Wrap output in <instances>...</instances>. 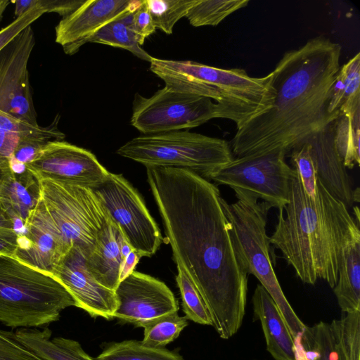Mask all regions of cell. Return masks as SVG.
Listing matches in <instances>:
<instances>
[{"instance_id":"obj_23","label":"cell","mask_w":360,"mask_h":360,"mask_svg":"<svg viewBox=\"0 0 360 360\" xmlns=\"http://www.w3.org/2000/svg\"><path fill=\"white\" fill-rule=\"evenodd\" d=\"M58 120L48 127L31 125L0 110V175L10 169L15 148L24 138L37 137L63 140L65 136L58 128Z\"/></svg>"},{"instance_id":"obj_32","label":"cell","mask_w":360,"mask_h":360,"mask_svg":"<svg viewBox=\"0 0 360 360\" xmlns=\"http://www.w3.org/2000/svg\"><path fill=\"white\" fill-rule=\"evenodd\" d=\"M176 281L179 289L183 311L188 320L195 323L212 326L208 309L195 286L184 271L176 266Z\"/></svg>"},{"instance_id":"obj_42","label":"cell","mask_w":360,"mask_h":360,"mask_svg":"<svg viewBox=\"0 0 360 360\" xmlns=\"http://www.w3.org/2000/svg\"><path fill=\"white\" fill-rule=\"evenodd\" d=\"M141 257L133 250L124 259L120 271V281L131 274Z\"/></svg>"},{"instance_id":"obj_6","label":"cell","mask_w":360,"mask_h":360,"mask_svg":"<svg viewBox=\"0 0 360 360\" xmlns=\"http://www.w3.org/2000/svg\"><path fill=\"white\" fill-rule=\"evenodd\" d=\"M75 307L67 289L52 274L14 257L0 255V322L12 328H37L59 320Z\"/></svg>"},{"instance_id":"obj_21","label":"cell","mask_w":360,"mask_h":360,"mask_svg":"<svg viewBox=\"0 0 360 360\" xmlns=\"http://www.w3.org/2000/svg\"><path fill=\"white\" fill-rule=\"evenodd\" d=\"M123 261L117 238V226L110 218L100 231L92 252L86 258V265L99 283L115 291L120 282Z\"/></svg>"},{"instance_id":"obj_11","label":"cell","mask_w":360,"mask_h":360,"mask_svg":"<svg viewBox=\"0 0 360 360\" xmlns=\"http://www.w3.org/2000/svg\"><path fill=\"white\" fill-rule=\"evenodd\" d=\"M94 190L131 248L141 257L155 255L163 238L136 189L122 174L110 173Z\"/></svg>"},{"instance_id":"obj_9","label":"cell","mask_w":360,"mask_h":360,"mask_svg":"<svg viewBox=\"0 0 360 360\" xmlns=\"http://www.w3.org/2000/svg\"><path fill=\"white\" fill-rule=\"evenodd\" d=\"M214 118L211 98L165 86L148 98L135 94L131 124L143 134H152L188 130Z\"/></svg>"},{"instance_id":"obj_39","label":"cell","mask_w":360,"mask_h":360,"mask_svg":"<svg viewBox=\"0 0 360 360\" xmlns=\"http://www.w3.org/2000/svg\"><path fill=\"white\" fill-rule=\"evenodd\" d=\"M133 27L139 38L140 46L144 44L146 37L153 34L156 30L144 0L142 1L141 4L134 12Z\"/></svg>"},{"instance_id":"obj_15","label":"cell","mask_w":360,"mask_h":360,"mask_svg":"<svg viewBox=\"0 0 360 360\" xmlns=\"http://www.w3.org/2000/svg\"><path fill=\"white\" fill-rule=\"evenodd\" d=\"M53 276L70 293L75 307L91 317L107 320L114 318L117 299L114 290L99 283L91 274L86 257L77 247L72 246L55 268Z\"/></svg>"},{"instance_id":"obj_26","label":"cell","mask_w":360,"mask_h":360,"mask_svg":"<svg viewBox=\"0 0 360 360\" xmlns=\"http://www.w3.org/2000/svg\"><path fill=\"white\" fill-rule=\"evenodd\" d=\"M139 7L127 11L105 24L94 34L90 42L122 48L150 62L153 57L141 47L133 27L134 12Z\"/></svg>"},{"instance_id":"obj_45","label":"cell","mask_w":360,"mask_h":360,"mask_svg":"<svg viewBox=\"0 0 360 360\" xmlns=\"http://www.w3.org/2000/svg\"><path fill=\"white\" fill-rule=\"evenodd\" d=\"M9 3L8 0H0V21Z\"/></svg>"},{"instance_id":"obj_1","label":"cell","mask_w":360,"mask_h":360,"mask_svg":"<svg viewBox=\"0 0 360 360\" xmlns=\"http://www.w3.org/2000/svg\"><path fill=\"white\" fill-rule=\"evenodd\" d=\"M146 168L173 260L197 288L219 337L228 340L243 323L248 274L234 248L220 192L185 169Z\"/></svg>"},{"instance_id":"obj_43","label":"cell","mask_w":360,"mask_h":360,"mask_svg":"<svg viewBox=\"0 0 360 360\" xmlns=\"http://www.w3.org/2000/svg\"><path fill=\"white\" fill-rule=\"evenodd\" d=\"M15 4L14 14L18 18L30 10L37 8V0H18L12 1Z\"/></svg>"},{"instance_id":"obj_37","label":"cell","mask_w":360,"mask_h":360,"mask_svg":"<svg viewBox=\"0 0 360 360\" xmlns=\"http://www.w3.org/2000/svg\"><path fill=\"white\" fill-rule=\"evenodd\" d=\"M0 360H43L23 345L13 331L0 329Z\"/></svg>"},{"instance_id":"obj_17","label":"cell","mask_w":360,"mask_h":360,"mask_svg":"<svg viewBox=\"0 0 360 360\" xmlns=\"http://www.w3.org/2000/svg\"><path fill=\"white\" fill-rule=\"evenodd\" d=\"M143 0H85L56 25V42L65 54L72 56L105 24L127 11L138 7Z\"/></svg>"},{"instance_id":"obj_3","label":"cell","mask_w":360,"mask_h":360,"mask_svg":"<svg viewBox=\"0 0 360 360\" xmlns=\"http://www.w3.org/2000/svg\"><path fill=\"white\" fill-rule=\"evenodd\" d=\"M278 210L270 244L282 252L303 283L314 285L321 279L333 288L344 250L360 234L359 223L319 180L317 197L311 198L294 168L288 202Z\"/></svg>"},{"instance_id":"obj_34","label":"cell","mask_w":360,"mask_h":360,"mask_svg":"<svg viewBox=\"0 0 360 360\" xmlns=\"http://www.w3.org/2000/svg\"><path fill=\"white\" fill-rule=\"evenodd\" d=\"M288 154L304 191L311 198L315 199L317 197L318 179L310 143L306 140L295 146Z\"/></svg>"},{"instance_id":"obj_5","label":"cell","mask_w":360,"mask_h":360,"mask_svg":"<svg viewBox=\"0 0 360 360\" xmlns=\"http://www.w3.org/2000/svg\"><path fill=\"white\" fill-rule=\"evenodd\" d=\"M238 200L220 203L230 224V233L245 271L255 276L271 297L294 339L304 330L301 321L285 296L270 258L269 237L266 233L267 214L271 206L252 194L234 190Z\"/></svg>"},{"instance_id":"obj_14","label":"cell","mask_w":360,"mask_h":360,"mask_svg":"<svg viewBox=\"0 0 360 360\" xmlns=\"http://www.w3.org/2000/svg\"><path fill=\"white\" fill-rule=\"evenodd\" d=\"M118 306L114 318L136 327L163 315L178 311L179 303L162 281L134 271L115 290Z\"/></svg>"},{"instance_id":"obj_36","label":"cell","mask_w":360,"mask_h":360,"mask_svg":"<svg viewBox=\"0 0 360 360\" xmlns=\"http://www.w3.org/2000/svg\"><path fill=\"white\" fill-rule=\"evenodd\" d=\"M48 141H49L37 137L22 139L12 155L10 169L17 173L23 172L26 165L37 156Z\"/></svg>"},{"instance_id":"obj_30","label":"cell","mask_w":360,"mask_h":360,"mask_svg":"<svg viewBox=\"0 0 360 360\" xmlns=\"http://www.w3.org/2000/svg\"><path fill=\"white\" fill-rule=\"evenodd\" d=\"M186 316H180L178 311L169 313L143 323V345L152 348L165 347L176 339L180 333L188 326Z\"/></svg>"},{"instance_id":"obj_13","label":"cell","mask_w":360,"mask_h":360,"mask_svg":"<svg viewBox=\"0 0 360 360\" xmlns=\"http://www.w3.org/2000/svg\"><path fill=\"white\" fill-rule=\"evenodd\" d=\"M26 168L38 179L93 189L103 184L110 174L91 151L63 140L48 141Z\"/></svg>"},{"instance_id":"obj_33","label":"cell","mask_w":360,"mask_h":360,"mask_svg":"<svg viewBox=\"0 0 360 360\" xmlns=\"http://www.w3.org/2000/svg\"><path fill=\"white\" fill-rule=\"evenodd\" d=\"M156 29L167 34L173 33L174 25L186 17L195 0H144Z\"/></svg>"},{"instance_id":"obj_12","label":"cell","mask_w":360,"mask_h":360,"mask_svg":"<svg viewBox=\"0 0 360 360\" xmlns=\"http://www.w3.org/2000/svg\"><path fill=\"white\" fill-rule=\"evenodd\" d=\"M34 44L30 25L0 51V110L38 126L27 68Z\"/></svg>"},{"instance_id":"obj_25","label":"cell","mask_w":360,"mask_h":360,"mask_svg":"<svg viewBox=\"0 0 360 360\" xmlns=\"http://www.w3.org/2000/svg\"><path fill=\"white\" fill-rule=\"evenodd\" d=\"M295 345L296 360H341L332 327L324 321L306 326Z\"/></svg>"},{"instance_id":"obj_2","label":"cell","mask_w":360,"mask_h":360,"mask_svg":"<svg viewBox=\"0 0 360 360\" xmlns=\"http://www.w3.org/2000/svg\"><path fill=\"white\" fill-rule=\"evenodd\" d=\"M341 46L319 36L286 51L272 73L274 101L237 129L230 146L236 158L286 154L338 117L328 113L330 86L339 71Z\"/></svg>"},{"instance_id":"obj_20","label":"cell","mask_w":360,"mask_h":360,"mask_svg":"<svg viewBox=\"0 0 360 360\" xmlns=\"http://www.w3.org/2000/svg\"><path fill=\"white\" fill-rule=\"evenodd\" d=\"M255 320H259L266 349L275 360H296L295 339L276 303L260 284L252 297Z\"/></svg>"},{"instance_id":"obj_31","label":"cell","mask_w":360,"mask_h":360,"mask_svg":"<svg viewBox=\"0 0 360 360\" xmlns=\"http://www.w3.org/2000/svg\"><path fill=\"white\" fill-rule=\"evenodd\" d=\"M330 324L341 360H360V311L343 313Z\"/></svg>"},{"instance_id":"obj_22","label":"cell","mask_w":360,"mask_h":360,"mask_svg":"<svg viewBox=\"0 0 360 360\" xmlns=\"http://www.w3.org/2000/svg\"><path fill=\"white\" fill-rule=\"evenodd\" d=\"M18 339L43 360H96L76 340L56 337L50 339L51 330L20 328L15 332Z\"/></svg>"},{"instance_id":"obj_7","label":"cell","mask_w":360,"mask_h":360,"mask_svg":"<svg viewBox=\"0 0 360 360\" xmlns=\"http://www.w3.org/2000/svg\"><path fill=\"white\" fill-rule=\"evenodd\" d=\"M116 153L146 167L185 169L207 180L234 158L226 140L188 130L143 134L125 143Z\"/></svg>"},{"instance_id":"obj_10","label":"cell","mask_w":360,"mask_h":360,"mask_svg":"<svg viewBox=\"0 0 360 360\" xmlns=\"http://www.w3.org/2000/svg\"><path fill=\"white\" fill-rule=\"evenodd\" d=\"M283 152L233 158L212 174L209 180L246 191L269 204L283 207L288 202L293 172Z\"/></svg>"},{"instance_id":"obj_28","label":"cell","mask_w":360,"mask_h":360,"mask_svg":"<svg viewBox=\"0 0 360 360\" xmlns=\"http://www.w3.org/2000/svg\"><path fill=\"white\" fill-rule=\"evenodd\" d=\"M96 360H184L176 351L165 347L152 348L135 340L112 342L106 345Z\"/></svg>"},{"instance_id":"obj_16","label":"cell","mask_w":360,"mask_h":360,"mask_svg":"<svg viewBox=\"0 0 360 360\" xmlns=\"http://www.w3.org/2000/svg\"><path fill=\"white\" fill-rule=\"evenodd\" d=\"M70 248L41 198L19 235L15 257L44 272H53Z\"/></svg>"},{"instance_id":"obj_27","label":"cell","mask_w":360,"mask_h":360,"mask_svg":"<svg viewBox=\"0 0 360 360\" xmlns=\"http://www.w3.org/2000/svg\"><path fill=\"white\" fill-rule=\"evenodd\" d=\"M335 150L345 168L360 163V111L354 115L340 114L331 123Z\"/></svg>"},{"instance_id":"obj_24","label":"cell","mask_w":360,"mask_h":360,"mask_svg":"<svg viewBox=\"0 0 360 360\" xmlns=\"http://www.w3.org/2000/svg\"><path fill=\"white\" fill-rule=\"evenodd\" d=\"M333 289L342 313L360 311V234L346 246Z\"/></svg>"},{"instance_id":"obj_41","label":"cell","mask_w":360,"mask_h":360,"mask_svg":"<svg viewBox=\"0 0 360 360\" xmlns=\"http://www.w3.org/2000/svg\"><path fill=\"white\" fill-rule=\"evenodd\" d=\"M19 234L13 228H0V255L14 257L18 248Z\"/></svg>"},{"instance_id":"obj_44","label":"cell","mask_w":360,"mask_h":360,"mask_svg":"<svg viewBox=\"0 0 360 360\" xmlns=\"http://www.w3.org/2000/svg\"><path fill=\"white\" fill-rule=\"evenodd\" d=\"M1 227L15 229L13 221L8 217V215L3 211V210L0 207V228Z\"/></svg>"},{"instance_id":"obj_29","label":"cell","mask_w":360,"mask_h":360,"mask_svg":"<svg viewBox=\"0 0 360 360\" xmlns=\"http://www.w3.org/2000/svg\"><path fill=\"white\" fill-rule=\"evenodd\" d=\"M249 0H195L186 17L193 27L215 26L236 11L244 8Z\"/></svg>"},{"instance_id":"obj_19","label":"cell","mask_w":360,"mask_h":360,"mask_svg":"<svg viewBox=\"0 0 360 360\" xmlns=\"http://www.w3.org/2000/svg\"><path fill=\"white\" fill-rule=\"evenodd\" d=\"M40 199L39 181L27 168L18 173L9 169L0 175V207L19 235Z\"/></svg>"},{"instance_id":"obj_4","label":"cell","mask_w":360,"mask_h":360,"mask_svg":"<svg viewBox=\"0 0 360 360\" xmlns=\"http://www.w3.org/2000/svg\"><path fill=\"white\" fill-rule=\"evenodd\" d=\"M150 70L174 90L214 100L215 118L233 121L238 129L268 110L275 91L272 73L252 77L241 68L222 69L191 60L153 57Z\"/></svg>"},{"instance_id":"obj_38","label":"cell","mask_w":360,"mask_h":360,"mask_svg":"<svg viewBox=\"0 0 360 360\" xmlns=\"http://www.w3.org/2000/svg\"><path fill=\"white\" fill-rule=\"evenodd\" d=\"M44 13L43 10L37 6L24 15L15 18L9 25L0 30V51L24 29L30 26Z\"/></svg>"},{"instance_id":"obj_8","label":"cell","mask_w":360,"mask_h":360,"mask_svg":"<svg viewBox=\"0 0 360 360\" xmlns=\"http://www.w3.org/2000/svg\"><path fill=\"white\" fill-rule=\"evenodd\" d=\"M41 198L65 243L86 258L110 216L93 188L39 179Z\"/></svg>"},{"instance_id":"obj_18","label":"cell","mask_w":360,"mask_h":360,"mask_svg":"<svg viewBox=\"0 0 360 360\" xmlns=\"http://www.w3.org/2000/svg\"><path fill=\"white\" fill-rule=\"evenodd\" d=\"M307 141L311 145L317 179L334 198L347 208L352 207L355 202L354 190L346 168L335 150L331 124Z\"/></svg>"},{"instance_id":"obj_35","label":"cell","mask_w":360,"mask_h":360,"mask_svg":"<svg viewBox=\"0 0 360 360\" xmlns=\"http://www.w3.org/2000/svg\"><path fill=\"white\" fill-rule=\"evenodd\" d=\"M340 69L345 84L340 114L354 115L360 111V53H357Z\"/></svg>"},{"instance_id":"obj_40","label":"cell","mask_w":360,"mask_h":360,"mask_svg":"<svg viewBox=\"0 0 360 360\" xmlns=\"http://www.w3.org/2000/svg\"><path fill=\"white\" fill-rule=\"evenodd\" d=\"M85 0H37L36 6L46 13H56L65 18L78 7H79Z\"/></svg>"}]
</instances>
